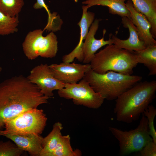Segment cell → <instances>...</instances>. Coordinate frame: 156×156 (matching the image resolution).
I'll return each mask as SVG.
<instances>
[{"label":"cell","instance_id":"cell-21","mask_svg":"<svg viewBox=\"0 0 156 156\" xmlns=\"http://www.w3.org/2000/svg\"><path fill=\"white\" fill-rule=\"evenodd\" d=\"M18 16L11 17L0 12V35L13 34L18 31Z\"/></svg>","mask_w":156,"mask_h":156},{"label":"cell","instance_id":"cell-1","mask_svg":"<svg viewBox=\"0 0 156 156\" xmlns=\"http://www.w3.org/2000/svg\"><path fill=\"white\" fill-rule=\"evenodd\" d=\"M49 99L27 77L20 75L4 80L0 83V130L6 121L47 103Z\"/></svg>","mask_w":156,"mask_h":156},{"label":"cell","instance_id":"cell-23","mask_svg":"<svg viewBox=\"0 0 156 156\" xmlns=\"http://www.w3.org/2000/svg\"><path fill=\"white\" fill-rule=\"evenodd\" d=\"M23 152L12 141H0V156H20Z\"/></svg>","mask_w":156,"mask_h":156},{"label":"cell","instance_id":"cell-15","mask_svg":"<svg viewBox=\"0 0 156 156\" xmlns=\"http://www.w3.org/2000/svg\"><path fill=\"white\" fill-rule=\"evenodd\" d=\"M10 139L23 151L27 152L32 156H40L42 148L43 138L40 135H3Z\"/></svg>","mask_w":156,"mask_h":156},{"label":"cell","instance_id":"cell-19","mask_svg":"<svg viewBox=\"0 0 156 156\" xmlns=\"http://www.w3.org/2000/svg\"><path fill=\"white\" fill-rule=\"evenodd\" d=\"M62 124L57 122L54 124L50 133L43 138L42 150L40 156H49L53 151L62 136Z\"/></svg>","mask_w":156,"mask_h":156},{"label":"cell","instance_id":"cell-4","mask_svg":"<svg viewBox=\"0 0 156 156\" xmlns=\"http://www.w3.org/2000/svg\"><path fill=\"white\" fill-rule=\"evenodd\" d=\"M86 81L94 90L105 99H116L122 93L139 82L141 76L122 74L110 71L104 74L96 73L91 69L85 75Z\"/></svg>","mask_w":156,"mask_h":156},{"label":"cell","instance_id":"cell-22","mask_svg":"<svg viewBox=\"0 0 156 156\" xmlns=\"http://www.w3.org/2000/svg\"><path fill=\"white\" fill-rule=\"evenodd\" d=\"M24 0H0V12L11 17L18 16L24 6Z\"/></svg>","mask_w":156,"mask_h":156},{"label":"cell","instance_id":"cell-17","mask_svg":"<svg viewBox=\"0 0 156 156\" xmlns=\"http://www.w3.org/2000/svg\"><path fill=\"white\" fill-rule=\"evenodd\" d=\"M135 9L144 15L151 25V32L156 37V0H131Z\"/></svg>","mask_w":156,"mask_h":156},{"label":"cell","instance_id":"cell-20","mask_svg":"<svg viewBox=\"0 0 156 156\" xmlns=\"http://www.w3.org/2000/svg\"><path fill=\"white\" fill-rule=\"evenodd\" d=\"M69 135L61 136L59 142L49 156H80L81 151L77 149L73 150L71 147Z\"/></svg>","mask_w":156,"mask_h":156},{"label":"cell","instance_id":"cell-2","mask_svg":"<svg viewBox=\"0 0 156 156\" xmlns=\"http://www.w3.org/2000/svg\"><path fill=\"white\" fill-rule=\"evenodd\" d=\"M156 81L139 82L116 99L114 109L117 121L127 123L137 120L155 97Z\"/></svg>","mask_w":156,"mask_h":156},{"label":"cell","instance_id":"cell-8","mask_svg":"<svg viewBox=\"0 0 156 156\" xmlns=\"http://www.w3.org/2000/svg\"><path fill=\"white\" fill-rule=\"evenodd\" d=\"M60 97L72 99L76 105L97 109L104 102V98L95 92L89 83L83 79L78 83H65L63 88L58 90Z\"/></svg>","mask_w":156,"mask_h":156},{"label":"cell","instance_id":"cell-7","mask_svg":"<svg viewBox=\"0 0 156 156\" xmlns=\"http://www.w3.org/2000/svg\"><path fill=\"white\" fill-rule=\"evenodd\" d=\"M44 31L37 29L29 32L22 43L24 53L30 60L39 56L47 58L55 57L58 51V41L56 35L51 31L44 36Z\"/></svg>","mask_w":156,"mask_h":156},{"label":"cell","instance_id":"cell-16","mask_svg":"<svg viewBox=\"0 0 156 156\" xmlns=\"http://www.w3.org/2000/svg\"><path fill=\"white\" fill-rule=\"evenodd\" d=\"M127 0H86L82 2L90 8L95 5L107 7L109 12L116 14L122 17H127L130 18L131 14L127 8L125 1Z\"/></svg>","mask_w":156,"mask_h":156},{"label":"cell","instance_id":"cell-18","mask_svg":"<svg viewBox=\"0 0 156 156\" xmlns=\"http://www.w3.org/2000/svg\"><path fill=\"white\" fill-rule=\"evenodd\" d=\"M138 63L143 64L149 70L148 75L156 74V44L150 45L142 50L134 51Z\"/></svg>","mask_w":156,"mask_h":156},{"label":"cell","instance_id":"cell-14","mask_svg":"<svg viewBox=\"0 0 156 156\" xmlns=\"http://www.w3.org/2000/svg\"><path fill=\"white\" fill-rule=\"evenodd\" d=\"M121 22L124 27L128 29L129 37L126 40H121L111 34L113 44L119 48L134 51L145 49V43L139 39L136 27L131 19L127 17H122Z\"/></svg>","mask_w":156,"mask_h":156},{"label":"cell","instance_id":"cell-9","mask_svg":"<svg viewBox=\"0 0 156 156\" xmlns=\"http://www.w3.org/2000/svg\"><path fill=\"white\" fill-rule=\"evenodd\" d=\"M27 78L37 86L44 95L50 98L53 96L54 90H60L65 86V83L54 77L51 70L46 64L34 67Z\"/></svg>","mask_w":156,"mask_h":156},{"label":"cell","instance_id":"cell-12","mask_svg":"<svg viewBox=\"0 0 156 156\" xmlns=\"http://www.w3.org/2000/svg\"><path fill=\"white\" fill-rule=\"evenodd\" d=\"M89 8L86 5L82 7L81 18L77 24L80 30L79 41L76 47L71 52L63 57L62 61L63 62H72L75 58L79 61L82 62V48L83 41L85 39L88 32L89 27L94 21L95 16L94 12L88 11Z\"/></svg>","mask_w":156,"mask_h":156},{"label":"cell","instance_id":"cell-24","mask_svg":"<svg viewBox=\"0 0 156 156\" xmlns=\"http://www.w3.org/2000/svg\"><path fill=\"white\" fill-rule=\"evenodd\" d=\"M146 117L150 134L153 141L156 143V131L154 124L156 115V109L152 105H149L143 113Z\"/></svg>","mask_w":156,"mask_h":156},{"label":"cell","instance_id":"cell-13","mask_svg":"<svg viewBox=\"0 0 156 156\" xmlns=\"http://www.w3.org/2000/svg\"><path fill=\"white\" fill-rule=\"evenodd\" d=\"M126 5L130 12L131 19L136 27L140 40L144 42L146 47L156 44V41L151 32V25L146 16L135 9L131 0H128Z\"/></svg>","mask_w":156,"mask_h":156},{"label":"cell","instance_id":"cell-26","mask_svg":"<svg viewBox=\"0 0 156 156\" xmlns=\"http://www.w3.org/2000/svg\"><path fill=\"white\" fill-rule=\"evenodd\" d=\"M36 2L34 4L33 8L35 9H38L44 8L47 12L48 18H51L53 16V13H52L46 4L44 0H36Z\"/></svg>","mask_w":156,"mask_h":156},{"label":"cell","instance_id":"cell-25","mask_svg":"<svg viewBox=\"0 0 156 156\" xmlns=\"http://www.w3.org/2000/svg\"><path fill=\"white\" fill-rule=\"evenodd\" d=\"M137 152L136 156H156V143L153 141H150Z\"/></svg>","mask_w":156,"mask_h":156},{"label":"cell","instance_id":"cell-3","mask_svg":"<svg viewBox=\"0 0 156 156\" xmlns=\"http://www.w3.org/2000/svg\"><path fill=\"white\" fill-rule=\"evenodd\" d=\"M91 68L99 74L112 71L131 75L138 64L134 51L119 48L114 44L107 45L95 53L90 63Z\"/></svg>","mask_w":156,"mask_h":156},{"label":"cell","instance_id":"cell-10","mask_svg":"<svg viewBox=\"0 0 156 156\" xmlns=\"http://www.w3.org/2000/svg\"><path fill=\"white\" fill-rule=\"evenodd\" d=\"M49 66L54 77L65 83H77L91 69L90 64H82L75 62H62L59 64H52Z\"/></svg>","mask_w":156,"mask_h":156},{"label":"cell","instance_id":"cell-6","mask_svg":"<svg viewBox=\"0 0 156 156\" xmlns=\"http://www.w3.org/2000/svg\"><path fill=\"white\" fill-rule=\"evenodd\" d=\"M137 128L129 131H123L113 127L109 130L118 141L119 153L125 155L140 150L148 143L153 141L149 131L147 120L144 114Z\"/></svg>","mask_w":156,"mask_h":156},{"label":"cell","instance_id":"cell-5","mask_svg":"<svg viewBox=\"0 0 156 156\" xmlns=\"http://www.w3.org/2000/svg\"><path fill=\"white\" fill-rule=\"evenodd\" d=\"M47 119L42 109L37 108L28 109L6 121L5 129L0 130V135L6 134L40 135L45 128Z\"/></svg>","mask_w":156,"mask_h":156},{"label":"cell","instance_id":"cell-27","mask_svg":"<svg viewBox=\"0 0 156 156\" xmlns=\"http://www.w3.org/2000/svg\"><path fill=\"white\" fill-rule=\"evenodd\" d=\"M2 68L0 66V75L1 74V72L2 71Z\"/></svg>","mask_w":156,"mask_h":156},{"label":"cell","instance_id":"cell-11","mask_svg":"<svg viewBox=\"0 0 156 156\" xmlns=\"http://www.w3.org/2000/svg\"><path fill=\"white\" fill-rule=\"evenodd\" d=\"M100 19H96L92 24L84 40L82 48V62L86 64L90 63L93 58L96 51L102 47L113 44L111 38V34L108 40H104V36L106 32L103 30V35L101 39H97L95 35L99 28Z\"/></svg>","mask_w":156,"mask_h":156}]
</instances>
